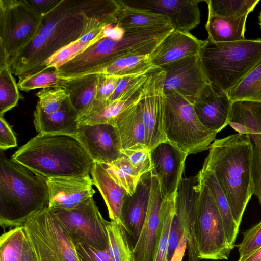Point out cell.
I'll use <instances>...</instances> for the list:
<instances>
[{
	"instance_id": "277c9868",
	"label": "cell",
	"mask_w": 261,
	"mask_h": 261,
	"mask_svg": "<svg viewBox=\"0 0 261 261\" xmlns=\"http://www.w3.org/2000/svg\"><path fill=\"white\" fill-rule=\"evenodd\" d=\"M174 30L172 25L129 29L120 40L103 38L57 68L59 75L65 79H72L123 56L150 55Z\"/></svg>"
},
{
	"instance_id": "6f0895ef",
	"label": "cell",
	"mask_w": 261,
	"mask_h": 261,
	"mask_svg": "<svg viewBox=\"0 0 261 261\" xmlns=\"http://www.w3.org/2000/svg\"><path fill=\"white\" fill-rule=\"evenodd\" d=\"M187 246V241L184 233L170 261H182Z\"/></svg>"
},
{
	"instance_id": "e0dca14e",
	"label": "cell",
	"mask_w": 261,
	"mask_h": 261,
	"mask_svg": "<svg viewBox=\"0 0 261 261\" xmlns=\"http://www.w3.org/2000/svg\"><path fill=\"white\" fill-rule=\"evenodd\" d=\"M134 8L146 9L169 17L175 30L189 32L200 22L198 0H121Z\"/></svg>"
},
{
	"instance_id": "60d3db41",
	"label": "cell",
	"mask_w": 261,
	"mask_h": 261,
	"mask_svg": "<svg viewBox=\"0 0 261 261\" xmlns=\"http://www.w3.org/2000/svg\"><path fill=\"white\" fill-rule=\"evenodd\" d=\"M25 239L22 226L3 233L0 237V261H20Z\"/></svg>"
},
{
	"instance_id": "d6a6232c",
	"label": "cell",
	"mask_w": 261,
	"mask_h": 261,
	"mask_svg": "<svg viewBox=\"0 0 261 261\" xmlns=\"http://www.w3.org/2000/svg\"><path fill=\"white\" fill-rule=\"evenodd\" d=\"M149 55H130L123 56L86 74L98 73L123 77L148 72L158 68L152 64Z\"/></svg>"
},
{
	"instance_id": "e575fe53",
	"label": "cell",
	"mask_w": 261,
	"mask_h": 261,
	"mask_svg": "<svg viewBox=\"0 0 261 261\" xmlns=\"http://www.w3.org/2000/svg\"><path fill=\"white\" fill-rule=\"evenodd\" d=\"M176 193L164 199L162 203L153 261H167L169 236L175 214Z\"/></svg>"
},
{
	"instance_id": "cb8c5ba5",
	"label": "cell",
	"mask_w": 261,
	"mask_h": 261,
	"mask_svg": "<svg viewBox=\"0 0 261 261\" xmlns=\"http://www.w3.org/2000/svg\"><path fill=\"white\" fill-rule=\"evenodd\" d=\"M141 100L127 108L115 121L121 150L147 148Z\"/></svg>"
},
{
	"instance_id": "6da1fadb",
	"label": "cell",
	"mask_w": 261,
	"mask_h": 261,
	"mask_svg": "<svg viewBox=\"0 0 261 261\" xmlns=\"http://www.w3.org/2000/svg\"><path fill=\"white\" fill-rule=\"evenodd\" d=\"M252 152L249 136L234 134L215 139L203 164L215 175L238 226L253 195Z\"/></svg>"
},
{
	"instance_id": "836d02e7",
	"label": "cell",
	"mask_w": 261,
	"mask_h": 261,
	"mask_svg": "<svg viewBox=\"0 0 261 261\" xmlns=\"http://www.w3.org/2000/svg\"><path fill=\"white\" fill-rule=\"evenodd\" d=\"M76 9L88 18L95 19L106 27L116 24L120 5L118 0H73Z\"/></svg>"
},
{
	"instance_id": "680465c9",
	"label": "cell",
	"mask_w": 261,
	"mask_h": 261,
	"mask_svg": "<svg viewBox=\"0 0 261 261\" xmlns=\"http://www.w3.org/2000/svg\"><path fill=\"white\" fill-rule=\"evenodd\" d=\"M238 261H261V248L253 254L239 259Z\"/></svg>"
},
{
	"instance_id": "f546056e",
	"label": "cell",
	"mask_w": 261,
	"mask_h": 261,
	"mask_svg": "<svg viewBox=\"0 0 261 261\" xmlns=\"http://www.w3.org/2000/svg\"><path fill=\"white\" fill-rule=\"evenodd\" d=\"M228 125L241 135L261 134V102L249 100L232 102Z\"/></svg>"
},
{
	"instance_id": "1f68e13d",
	"label": "cell",
	"mask_w": 261,
	"mask_h": 261,
	"mask_svg": "<svg viewBox=\"0 0 261 261\" xmlns=\"http://www.w3.org/2000/svg\"><path fill=\"white\" fill-rule=\"evenodd\" d=\"M120 5L117 15V24L125 30L172 25L166 16L153 11L127 6L118 0Z\"/></svg>"
},
{
	"instance_id": "2e32d148",
	"label": "cell",
	"mask_w": 261,
	"mask_h": 261,
	"mask_svg": "<svg viewBox=\"0 0 261 261\" xmlns=\"http://www.w3.org/2000/svg\"><path fill=\"white\" fill-rule=\"evenodd\" d=\"M200 184L197 175L180 180L176 193L175 214L184 230L188 261H200L195 234L197 207Z\"/></svg>"
},
{
	"instance_id": "f1b7e54d",
	"label": "cell",
	"mask_w": 261,
	"mask_h": 261,
	"mask_svg": "<svg viewBox=\"0 0 261 261\" xmlns=\"http://www.w3.org/2000/svg\"><path fill=\"white\" fill-rule=\"evenodd\" d=\"M99 76L98 73H92L64 79L63 87L67 91L70 103L79 117L88 110L95 99Z\"/></svg>"
},
{
	"instance_id": "f35d334b",
	"label": "cell",
	"mask_w": 261,
	"mask_h": 261,
	"mask_svg": "<svg viewBox=\"0 0 261 261\" xmlns=\"http://www.w3.org/2000/svg\"><path fill=\"white\" fill-rule=\"evenodd\" d=\"M108 251L113 261H132V247L125 230L114 221L107 225Z\"/></svg>"
},
{
	"instance_id": "ee69618b",
	"label": "cell",
	"mask_w": 261,
	"mask_h": 261,
	"mask_svg": "<svg viewBox=\"0 0 261 261\" xmlns=\"http://www.w3.org/2000/svg\"><path fill=\"white\" fill-rule=\"evenodd\" d=\"M96 42H86L79 38L54 53L41 67L58 68Z\"/></svg>"
},
{
	"instance_id": "f907efd6",
	"label": "cell",
	"mask_w": 261,
	"mask_h": 261,
	"mask_svg": "<svg viewBox=\"0 0 261 261\" xmlns=\"http://www.w3.org/2000/svg\"><path fill=\"white\" fill-rule=\"evenodd\" d=\"M184 234V230L178 218L175 214L169 236L167 261L171 260Z\"/></svg>"
},
{
	"instance_id": "8992f818",
	"label": "cell",
	"mask_w": 261,
	"mask_h": 261,
	"mask_svg": "<svg viewBox=\"0 0 261 261\" xmlns=\"http://www.w3.org/2000/svg\"><path fill=\"white\" fill-rule=\"evenodd\" d=\"M163 129L167 141L187 155L209 149L217 134L205 127L193 106L177 94L165 96Z\"/></svg>"
},
{
	"instance_id": "52a82bcc",
	"label": "cell",
	"mask_w": 261,
	"mask_h": 261,
	"mask_svg": "<svg viewBox=\"0 0 261 261\" xmlns=\"http://www.w3.org/2000/svg\"><path fill=\"white\" fill-rule=\"evenodd\" d=\"M38 261H79L74 244L48 207L22 225Z\"/></svg>"
},
{
	"instance_id": "11a10c76",
	"label": "cell",
	"mask_w": 261,
	"mask_h": 261,
	"mask_svg": "<svg viewBox=\"0 0 261 261\" xmlns=\"http://www.w3.org/2000/svg\"><path fill=\"white\" fill-rule=\"evenodd\" d=\"M103 33L105 38L117 40L123 37L125 30L117 24H111L104 27Z\"/></svg>"
},
{
	"instance_id": "7c38bea8",
	"label": "cell",
	"mask_w": 261,
	"mask_h": 261,
	"mask_svg": "<svg viewBox=\"0 0 261 261\" xmlns=\"http://www.w3.org/2000/svg\"><path fill=\"white\" fill-rule=\"evenodd\" d=\"M165 72V96L177 94L193 106L208 83L203 71L199 55H193L161 67Z\"/></svg>"
},
{
	"instance_id": "5bb4252c",
	"label": "cell",
	"mask_w": 261,
	"mask_h": 261,
	"mask_svg": "<svg viewBox=\"0 0 261 261\" xmlns=\"http://www.w3.org/2000/svg\"><path fill=\"white\" fill-rule=\"evenodd\" d=\"M150 154L151 173L158 180L164 199L176 192L188 155L168 142L158 144Z\"/></svg>"
},
{
	"instance_id": "db71d44e",
	"label": "cell",
	"mask_w": 261,
	"mask_h": 261,
	"mask_svg": "<svg viewBox=\"0 0 261 261\" xmlns=\"http://www.w3.org/2000/svg\"><path fill=\"white\" fill-rule=\"evenodd\" d=\"M61 0H24L25 3L41 17L53 10Z\"/></svg>"
},
{
	"instance_id": "7402d4cb",
	"label": "cell",
	"mask_w": 261,
	"mask_h": 261,
	"mask_svg": "<svg viewBox=\"0 0 261 261\" xmlns=\"http://www.w3.org/2000/svg\"><path fill=\"white\" fill-rule=\"evenodd\" d=\"M151 171L142 175L136 190L124 197L121 215L128 237L135 245L143 225L148 208L151 182Z\"/></svg>"
},
{
	"instance_id": "8fae6325",
	"label": "cell",
	"mask_w": 261,
	"mask_h": 261,
	"mask_svg": "<svg viewBox=\"0 0 261 261\" xmlns=\"http://www.w3.org/2000/svg\"><path fill=\"white\" fill-rule=\"evenodd\" d=\"M86 22L72 0H61L53 10L42 17L38 33L47 40L55 53L80 38Z\"/></svg>"
},
{
	"instance_id": "7bdbcfd3",
	"label": "cell",
	"mask_w": 261,
	"mask_h": 261,
	"mask_svg": "<svg viewBox=\"0 0 261 261\" xmlns=\"http://www.w3.org/2000/svg\"><path fill=\"white\" fill-rule=\"evenodd\" d=\"M39 100L36 108L45 114H50L60 109L68 97L65 88L62 87L42 88L36 93Z\"/></svg>"
},
{
	"instance_id": "4dcf8cb0",
	"label": "cell",
	"mask_w": 261,
	"mask_h": 261,
	"mask_svg": "<svg viewBox=\"0 0 261 261\" xmlns=\"http://www.w3.org/2000/svg\"><path fill=\"white\" fill-rule=\"evenodd\" d=\"M248 15L228 18L208 15L205 25L207 39L214 42H228L245 39V26Z\"/></svg>"
},
{
	"instance_id": "484cf974",
	"label": "cell",
	"mask_w": 261,
	"mask_h": 261,
	"mask_svg": "<svg viewBox=\"0 0 261 261\" xmlns=\"http://www.w3.org/2000/svg\"><path fill=\"white\" fill-rule=\"evenodd\" d=\"M90 173L93 185L97 188L105 200L111 221L119 224L126 232L121 215L123 199L127 193L126 190L114 181L100 163H93Z\"/></svg>"
},
{
	"instance_id": "4fadbf2b",
	"label": "cell",
	"mask_w": 261,
	"mask_h": 261,
	"mask_svg": "<svg viewBox=\"0 0 261 261\" xmlns=\"http://www.w3.org/2000/svg\"><path fill=\"white\" fill-rule=\"evenodd\" d=\"M165 76V71L161 68L152 70L143 87V119L150 150L161 143L168 142L163 129Z\"/></svg>"
},
{
	"instance_id": "b9f144b4",
	"label": "cell",
	"mask_w": 261,
	"mask_h": 261,
	"mask_svg": "<svg viewBox=\"0 0 261 261\" xmlns=\"http://www.w3.org/2000/svg\"><path fill=\"white\" fill-rule=\"evenodd\" d=\"M21 97L11 66L0 67V116L16 106Z\"/></svg>"
},
{
	"instance_id": "c3c4849f",
	"label": "cell",
	"mask_w": 261,
	"mask_h": 261,
	"mask_svg": "<svg viewBox=\"0 0 261 261\" xmlns=\"http://www.w3.org/2000/svg\"><path fill=\"white\" fill-rule=\"evenodd\" d=\"M74 246L79 261H113L108 249L100 250L82 244Z\"/></svg>"
},
{
	"instance_id": "681fc988",
	"label": "cell",
	"mask_w": 261,
	"mask_h": 261,
	"mask_svg": "<svg viewBox=\"0 0 261 261\" xmlns=\"http://www.w3.org/2000/svg\"><path fill=\"white\" fill-rule=\"evenodd\" d=\"M120 77L99 74L95 99L108 101L115 91Z\"/></svg>"
},
{
	"instance_id": "ac0fdd59",
	"label": "cell",
	"mask_w": 261,
	"mask_h": 261,
	"mask_svg": "<svg viewBox=\"0 0 261 261\" xmlns=\"http://www.w3.org/2000/svg\"><path fill=\"white\" fill-rule=\"evenodd\" d=\"M231 104L227 92L208 83L200 93L193 107L200 122L218 133L228 125Z\"/></svg>"
},
{
	"instance_id": "9c48e42d",
	"label": "cell",
	"mask_w": 261,
	"mask_h": 261,
	"mask_svg": "<svg viewBox=\"0 0 261 261\" xmlns=\"http://www.w3.org/2000/svg\"><path fill=\"white\" fill-rule=\"evenodd\" d=\"M72 243L108 249L107 225L93 197L70 210H51Z\"/></svg>"
},
{
	"instance_id": "d590c367",
	"label": "cell",
	"mask_w": 261,
	"mask_h": 261,
	"mask_svg": "<svg viewBox=\"0 0 261 261\" xmlns=\"http://www.w3.org/2000/svg\"><path fill=\"white\" fill-rule=\"evenodd\" d=\"M18 77L19 89L26 92L38 88L63 87L65 80L59 75L57 68L44 66Z\"/></svg>"
},
{
	"instance_id": "7a4b0ae2",
	"label": "cell",
	"mask_w": 261,
	"mask_h": 261,
	"mask_svg": "<svg viewBox=\"0 0 261 261\" xmlns=\"http://www.w3.org/2000/svg\"><path fill=\"white\" fill-rule=\"evenodd\" d=\"M11 159L46 179L89 176L94 163L76 138L42 133L20 147Z\"/></svg>"
},
{
	"instance_id": "ba28073f",
	"label": "cell",
	"mask_w": 261,
	"mask_h": 261,
	"mask_svg": "<svg viewBox=\"0 0 261 261\" xmlns=\"http://www.w3.org/2000/svg\"><path fill=\"white\" fill-rule=\"evenodd\" d=\"M198 178L200 190L195 224L198 258L227 260L233 249L227 243L217 204L207 186Z\"/></svg>"
},
{
	"instance_id": "5b68a950",
	"label": "cell",
	"mask_w": 261,
	"mask_h": 261,
	"mask_svg": "<svg viewBox=\"0 0 261 261\" xmlns=\"http://www.w3.org/2000/svg\"><path fill=\"white\" fill-rule=\"evenodd\" d=\"M199 58L208 83L227 92L261 63V38L228 42L207 38Z\"/></svg>"
},
{
	"instance_id": "f6af8a7d",
	"label": "cell",
	"mask_w": 261,
	"mask_h": 261,
	"mask_svg": "<svg viewBox=\"0 0 261 261\" xmlns=\"http://www.w3.org/2000/svg\"><path fill=\"white\" fill-rule=\"evenodd\" d=\"M252 140V191L261 204V134H247Z\"/></svg>"
},
{
	"instance_id": "3957f363",
	"label": "cell",
	"mask_w": 261,
	"mask_h": 261,
	"mask_svg": "<svg viewBox=\"0 0 261 261\" xmlns=\"http://www.w3.org/2000/svg\"><path fill=\"white\" fill-rule=\"evenodd\" d=\"M47 179L0 153V225L22 226L31 215L48 207Z\"/></svg>"
},
{
	"instance_id": "9a60e30c",
	"label": "cell",
	"mask_w": 261,
	"mask_h": 261,
	"mask_svg": "<svg viewBox=\"0 0 261 261\" xmlns=\"http://www.w3.org/2000/svg\"><path fill=\"white\" fill-rule=\"evenodd\" d=\"M76 138L94 162L106 164L124 155L113 125H79Z\"/></svg>"
},
{
	"instance_id": "91938a15",
	"label": "cell",
	"mask_w": 261,
	"mask_h": 261,
	"mask_svg": "<svg viewBox=\"0 0 261 261\" xmlns=\"http://www.w3.org/2000/svg\"><path fill=\"white\" fill-rule=\"evenodd\" d=\"M258 20H259V25L261 28V11L259 13V17H258Z\"/></svg>"
},
{
	"instance_id": "d6986e66",
	"label": "cell",
	"mask_w": 261,
	"mask_h": 261,
	"mask_svg": "<svg viewBox=\"0 0 261 261\" xmlns=\"http://www.w3.org/2000/svg\"><path fill=\"white\" fill-rule=\"evenodd\" d=\"M150 72L144 74L119 99L110 103L107 101L95 99L88 110L79 117V125L100 124L114 125L116 119L122 112L143 98V87Z\"/></svg>"
},
{
	"instance_id": "4316f807",
	"label": "cell",
	"mask_w": 261,
	"mask_h": 261,
	"mask_svg": "<svg viewBox=\"0 0 261 261\" xmlns=\"http://www.w3.org/2000/svg\"><path fill=\"white\" fill-rule=\"evenodd\" d=\"M54 52L47 40L40 33L35 36L14 56L11 58V70L19 76L37 70Z\"/></svg>"
},
{
	"instance_id": "44dd1931",
	"label": "cell",
	"mask_w": 261,
	"mask_h": 261,
	"mask_svg": "<svg viewBox=\"0 0 261 261\" xmlns=\"http://www.w3.org/2000/svg\"><path fill=\"white\" fill-rule=\"evenodd\" d=\"M48 207L51 210H70L93 197L92 179L84 177L47 179Z\"/></svg>"
},
{
	"instance_id": "83f0119b",
	"label": "cell",
	"mask_w": 261,
	"mask_h": 261,
	"mask_svg": "<svg viewBox=\"0 0 261 261\" xmlns=\"http://www.w3.org/2000/svg\"><path fill=\"white\" fill-rule=\"evenodd\" d=\"M197 175L208 187L220 214L228 245L233 249L239 226L234 220L227 199L215 175L203 165Z\"/></svg>"
},
{
	"instance_id": "ffe728a7",
	"label": "cell",
	"mask_w": 261,
	"mask_h": 261,
	"mask_svg": "<svg viewBox=\"0 0 261 261\" xmlns=\"http://www.w3.org/2000/svg\"><path fill=\"white\" fill-rule=\"evenodd\" d=\"M163 201L158 180L152 174L147 214L139 236L132 249V261H153Z\"/></svg>"
},
{
	"instance_id": "603a6c76",
	"label": "cell",
	"mask_w": 261,
	"mask_h": 261,
	"mask_svg": "<svg viewBox=\"0 0 261 261\" xmlns=\"http://www.w3.org/2000/svg\"><path fill=\"white\" fill-rule=\"evenodd\" d=\"M205 40L198 39L189 32L174 30L161 41L149 55L152 64L158 68L193 55H199Z\"/></svg>"
},
{
	"instance_id": "30bf717a",
	"label": "cell",
	"mask_w": 261,
	"mask_h": 261,
	"mask_svg": "<svg viewBox=\"0 0 261 261\" xmlns=\"http://www.w3.org/2000/svg\"><path fill=\"white\" fill-rule=\"evenodd\" d=\"M41 20L24 0H0V53L14 56L37 34Z\"/></svg>"
},
{
	"instance_id": "7dc6e473",
	"label": "cell",
	"mask_w": 261,
	"mask_h": 261,
	"mask_svg": "<svg viewBox=\"0 0 261 261\" xmlns=\"http://www.w3.org/2000/svg\"><path fill=\"white\" fill-rule=\"evenodd\" d=\"M127 156L140 176L150 172L152 170L150 150L147 148L137 150H121Z\"/></svg>"
},
{
	"instance_id": "ab89813d",
	"label": "cell",
	"mask_w": 261,
	"mask_h": 261,
	"mask_svg": "<svg viewBox=\"0 0 261 261\" xmlns=\"http://www.w3.org/2000/svg\"><path fill=\"white\" fill-rule=\"evenodd\" d=\"M227 93L232 102L239 100L261 102V63Z\"/></svg>"
},
{
	"instance_id": "9f6ffc18",
	"label": "cell",
	"mask_w": 261,
	"mask_h": 261,
	"mask_svg": "<svg viewBox=\"0 0 261 261\" xmlns=\"http://www.w3.org/2000/svg\"><path fill=\"white\" fill-rule=\"evenodd\" d=\"M20 261H38L35 250L27 235Z\"/></svg>"
},
{
	"instance_id": "d4e9b609",
	"label": "cell",
	"mask_w": 261,
	"mask_h": 261,
	"mask_svg": "<svg viewBox=\"0 0 261 261\" xmlns=\"http://www.w3.org/2000/svg\"><path fill=\"white\" fill-rule=\"evenodd\" d=\"M79 115L68 97L57 111L45 114L35 109L34 124L38 133L65 135L76 138Z\"/></svg>"
},
{
	"instance_id": "bcb514c9",
	"label": "cell",
	"mask_w": 261,
	"mask_h": 261,
	"mask_svg": "<svg viewBox=\"0 0 261 261\" xmlns=\"http://www.w3.org/2000/svg\"><path fill=\"white\" fill-rule=\"evenodd\" d=\"M243 239L239 244V259L250 255L261 248V221L243 232Z\"/></svg>"
},
{
	"instance_id": "816d5d0a",
	"label": "cell",
	"mask_w": 261,
	"mask_h": 261,
	"mask_svg": "<svg viewBox=\"0 0 261 261\" xmlns=\"http://www.w3.org/2000/svg\"><path fill=\"white\" fill-rule=\"evenodd\" d=\"M16 137L11 128L5 120L3 116H0V149L5 150L17 146Z\"/></svg>"
},
{
	"instance_id": "74e56055",
	"label": "cell",
	"mask_w": 261,
	"mask_h": 261,
	"mask_svg": "<svg viewBox=\"0 0 261 261\" xmlns=\"http://www.w3.org/2000/svg\"><path fill=\"white\" fill-rule=\"evenodd\" d=\"M208 15L228 18H237L248 15L259 0H207Z\"/></svg>"
},
{
	"instance_id": "8d00e7d4",
	"label": "cell",
	"mask_w": 261,
	"mask_h": 261,
	"mask_svg": "<svg viewBox=\"0 0 261 261\" xmlns=\"http://www.w3.org/2000/svg\"><path fill=\"white\" fill-rule=\"evenodd\" d=\"M102 165L110 176L127 193L132 195L134 193L141 176L127 156L123 155L110 163Z\"/></svg>"
},
{
	"instance_id": "f5cc1de1",
	"label": "cell",
	"mask_w": 261,
	"mask_h": 261,
	"mask_svg": "<svg viewBox=\"0 0 261 261\" xmlns=\"http://www.w3.org/2000/svg\"><path fill=\"white\" fill-rule=\"evenodd\" d=\"M145 73H146L121 77L115 91L108 99V102L110 103L119 99L124 93L130 89Z\"/></svg>"
}]
</instances>
